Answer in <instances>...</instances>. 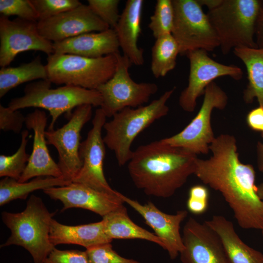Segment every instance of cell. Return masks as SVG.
<instances>
[{
	"instance_id": "obj_12",
	"label": "cell",
	"mask_w": 263,
	"mask_h": 263,
	"mask_svg": "<svg viewBox=\"0 0 263 263\" xmlns=\"http://www.w3.org/2000/svg\"><path fill=\"white\" fill-rule=\"evenodd\" d=\"M106 118L101 108L95 111L92 128L80 146L79 153L82 166L72 182L107 194L117 195L119 192L109 185L103 170L106 150L102 130L106 122Z\"/></svg>"
},
{
	"instance_id": "obj_21",
	"label": "cell",
	"mask_w": 263,
	"mask_h": 263,
	"mask_svg": "<svg viewBox=\"0 0 263 263\" xmlns=\"http://www.w3.org/2000/svg\"><path fill=\"white\" fill-rule=\"evenodd\" d=\"M142 0H128L113 29L123 55L132 64L140 66L144 63V50L138 45L141 33V18L144 5Z\"/></svg>"
},
{
	"instance_id": "obj_31",
	"label": "cell",
	"mask_w": 263,
	"mask_h": 263,
	"mask_svg": "<svg viewBox=\"0 0 263 263\" xmlns=\"http://www.w3.org/2000/svg\"><path fill=\"white\" fill-rule=\"evenodd\" d=\"M39 17L46 19L74 9L82 3L78 0H31Z\"/></svg>"
},
{
	"instance_id": "obj_15",
	"label": "cell",
	"mask_w": 263,
	"mask_h": 263,
	"mask_svg": "<svg viewBox=\"0 0 263 263\" xmlns=\"http://www.w3.org/2000/svg\"><path fill=\"white\" fill-rule=\"evenodd\" d=\"M37 27L40 35L52 42L110 28L94 14L88 5L83 4L55 17L39 20Z\"/></svg>"
},
{
	"instance_id": "obj_16",
	"label": "cell",
	"mask_w": 263,
	"mask_h": 263,
	"mask_svg": "<svg viewBox=\"0 0 263 263\" xmlns=\"http://www.w3.org/2000/svg\"><path fill=\"white\" fill-rule=\"evenodd\" d=\"M182 239V263H230L218 236L204 222L190 217L184 226Z\"/></svg>"
},
{
	"instance_id": "obj_30",
	"label": "cell",
	"mask_w": 263,
	"mask_h": 263,
	"mask_svg": "<svg viewBox=\"0 0 263 263\" xmlns=\"http://www.w3.org/2000/svg\"><path fill=\"white\" fill-rule=\"evenodd\" d=\"M174 17L172 0H157L148 25L155 39L164 35L171 34Z\"/></svg>"
},
{
	"instance_id": "obj_41",
	"label": "cell",
	"mask_w": 263,
	"mask_h": 263,
	"mask_svg": "<svg viewBox=\"0 0 263 263\" xmlns=\"http://www.w3.org/2000/svg\"><path fill=\"white\" fill-rule=\"evenodd\" d=\"M200 5L202 7L206 6L208 10L212 9L218 6L222 0H197Z\"/></svg>"
},
{
	"instance_id": "obj_39",
	"label": "cell",
	"mask_w": 263,
	"mask_h": 263,
	"mask_svg": "<svg viewBox=\"0 0 263 263\" xmlns=\"http://www.w3.org/2000/svg\"><path fill=\"white\" fill-rule=\"evenodd\" d=\"M255 40L258 48H263V2L257 22Z\"/></svg>"
},
{
	"instance_id": "obj_17",
	"label": "cell",
	"mask_w": 263,
	"mask_h": 263,
	"mask_svg": "<svg viewBox=\"0 0 263 263\" xmlns=\"http://www.w3.org/2000/svg\"><path fill=\"white\" fill-rule=\"evenodd\" d=\"M119 197L137 211L145 223L154 231V234L164 243L165 248L171 260L177 258L184 250V245L180 233V225L188 216V211L180 210L175 214L165 213L151 202L142 205L121 193Z\"/></svg>"
},
{
	"instance_id": "obj_19",
	"label": "cell",
	"mask_w": 263,
	"mask_h": 263,
	"mask_svg": "<svg viewBox=\"0 0 263 263\" xmlns=\"http://www.w3.org/2000/svg\"><path fill=\"white\" fill-rule=\"evenodd\" d=\"M47 122L46 113L38 109L25 116L26 128L34 132L33 145L28 164L19 182H26L37 177H63L47 146L45 135Z\"/></svg>"
},
{
	"instance_id": "obj_24",
	"label": "cell",
	"mask_w": 263,
	"mask_h": 263,
	"mask_svg": "<svg viewBox=\"0 0 263 263\" xmlns=\"http://www.w3.org/2000/svg\"><path fill=\"white\" fill-rule=\"evenodd\" d=\"M233 53L245 66L248 83L243 92V99L251 104L256 99L263 108V48L239 47Z\"/></svg>"
},
{
	"instance_id": "obj_33",
	"label": "cell",
	"mask_w": 263,
	"mask_h": 263,
	"mask_svg": "<svg viewBox=\"0 0 263 263\" xmlns=\"http://www.w3.org/2000/svg\"><path fill=\"white\" fill-rule=\"evenodd\" d=\"M119 0H88L92 11L110 28L114 29L120 19Z\"/></svg>"
},
{
	"instance_id": "obj_10",
	"label": "cell",
	"mask_w": 263,
	"mask_h": 263,
	"mask_svg": "<svg viewBox=\"0 0 263 263\" xmlns=\"http://www.w3.org/2000/svg\"><path fill=\"white\" fill-rule=\"evenodd\" d=\"M228 102L226 93L215 82L206 88L201 107L190 123L181 132L161 139L168 145L181 148L196 155L207 154L215 137L211 124L214 109L223 110Z\"/></svg>"
},
{
	"instance_id": "obj_40",
	"label": "cell",
	"mask_w": 263,
	"mask_h": 263,
	"mask_svg": "<svg viewBox=\"0 0 263 263\" xmlns=\"http://www.w3.org/2000/svg\"><path fill=\"white\" fill-rule=\"evenodd\" d=\"M262 142H259L257 145V161L258 168L263 174V133H262Z\"/></svg>"
},
{
	"instance_id": "obj_38",
	"label": "cell",
	"mask_w": 263,
	"mask_h": 263,
	"mask_svg": "<svg viewBox=\"0 0 263 263\" xmlns=\"http://www.w3.org/2000/svg\"><path fill=\"white\" fill-rule=\"evenodd\" d=\"M246 121L252 130L263 133V108L256 107L250 111L246 115Z\"/></svg>"
},
{
	"instance_id": "obj_23",
	"label": "cell",
	"mask_w": 263,
	"mask_h": 263,
	"mask_svg": "<svg viewBox=\"0 0 263 263\" xmlns=\"http://www.w3.org/2000/svg\"><path fill=\"white\" fill-rule=\"evenodd\" d=\"M204 223L218 236L230 263H263V254L241 239L231 221L214 215Z\"/></svg>"
},
{
	"instance_id": "obj_37",
	"label": "cell",
	"mask_w": 263,
	"mask_h": 263,
	"mask_svg": "<svg viewBox=\"0 0 263 263\" xmlns=\"http://www.w3.org/2000/svg\"><path fill=\"white\" fill-rule=\"evenodd\" d=\"M44 263H90L86 251L59 250L54 248Z\"/></svg>"
},
{
	"instance_id": "obj_22",
	"label": "cell",
	"mask_w": 263,
	"mask_h": 263,
	"mask_svg": "<svg viewBox=\"0 0 263 263\" xmlns=\"http://www.w3.org/2000/svg\"><path fill=\"white\" fill-rule=\"evenodd\" d=\"M49 238L55 246L60 244H74L86 249L111 243L113 241L106 234L102 220L88 224L68 225L53 219Z\"/></svg>"
},
{
	"instance_id": "obj_2",
	"label": "cell",
	"mask_w": 263,
	"mask_h": 263,
	"mask_svg": "<svg viewBox=\"0 0 263 263\" xmlns=\"http://www.w3.org/2000/svg\"><path fill=\"white\" fill-rule=\"evenodd\" d=\"M197 155L161 140L139 146L128 163L135 187L146 195L169 198L194 174Z\"/></svg>"
},
{
	"instance_id": "obj_42",
	"label": "cell",
	"mask_w": 263,
	"mask_h": 263,
	"mask_svg": "<svg viewBox=\"0 0 263 263\" xmlns=\"http://www.w3.org/2000/svg\"><path fill=\"white\" fill-rule=\"evenodd\" d=\"M257 191L259 197L263 202V182L261 183L258 186H257ZM261 231L263 240V229Z\"/></svg>"
},
{
	"instance_id": "obj_32",
	"label": "cell",
	"mask_w": 263,
	"mask_h": 263,
	"mask_svg": "<svg viewBox=\"0 0 263 263\" xmlns=\"http://www.w3.org/2000/svg\"><path fill=\"white\" fill-rule=\"evenodd\" d=\"M0 13L8 17L17 16L23 19L38 21V15L31 0H0Z\"/></svg>"
},
{
	"instance_id": "obj_7",
	"label": "cell",
	"mask_w": 263,
	"mask_h": 263,
	"mask_svg": "<svg viewBox=\"0 0 263 263\" xmlns=\"http://www.w3.org/2000/svg\"><path fill=\"white\" fill-rule=\"evenodd\" d=\"M116 54L99 58L52 54L48 56L47 59V79L57 85L97 90L114 74Z\"/></svg>"
},
{
	"instance_id": "obj_4",
	"label": "cell",
	"mask_w": 263,
	"mask_h": 263,
	"mask_svg": "<svg viewBox=\"0 0 263 263\" xmlns=\"http://www.w3.org/2000/svg\"><path fill=\"white\" fill-rule=\"evenodd\" d=\"M176 87L165 92L159 98L145 106L126 108L115 113L103 127V141L112 150L119 166L128 164L133 151L132 144L136 137L155 121L167 115V105Z\"/></svg>"
},
{
	"instance_id": "obj_29",
	"label": "cell",
	"mask_w": 263,
	"mask_h": 263,
	"mask_svg": "<svg viewBox=\"0 0 263 263\" xmlns=\"http://www.w3.org/2000/svg\"><path fill=\"white\" fill-rule=\"evenodd\" d=\"M21 134L20 144L16 152L11 155L0 156L1 177H9L18 181L27 166L30 156L26 152L29 132L24 130Z\"/></svg>"
},
{
	"instance_id": "obj_28",
	"label": "cell",
	"mask_w": 263,
	"mask_h": 263,
	"mask_svg": "<svg viewBox=\"0 0 263 263\" xmlns=\"http://www.w3.org/2000/svg\"><path fill=\"white\" fill-rule=\"evenodd\" d=\"M179 54L178 44L171 34L156 38L151 48L150 70L153 76L164 77L173 70Z\"/></svg>"
},
{
	"instance_id": "obj_3",
	"label": "cell",
	"mask_w": 263,
	"mask_h": 263,
	"mask_svg": "<svg viewBox=\"0 0 263 263\" xmlns=\"http://www.w3.org/2000/svg\"><path fill=\"white\" fill-rule=\"evenodd\" d=\"M55 213L49 212L41 198L32 195L22 211H3L1 219L11 235L1 247L20 246L31 254L34 263H44L55 248L50 241L51 223Z\"/></svg>"
},
{
	"instance_id": "obj_5",
	"label": "cell",
	"mask_w": 263,
	"mask_h": 263,
	"mask_svg": "<svg viewBox=\"0 0 263 263\" xmlns=\"http://www.w3.org/2000/svg\"><path fill=\"white\" fill-rule=\"evenodd\" d=\"M263 0H222L207 16L218 36L222 53L239 47L258 48L257 22Z\"/></svg>"
},
{
	"instance_id": "obj_1",
	"label": "cell",
	"mask_w": 263,
	"mask_h": 263,
	"mask_svg": "<svg viewBox=\"0 0 263 263\" xmlns=\"http://www.w3.org/2000/svg\"><path fill=\"white\" fill-rule=\"evenodd\" d=\"M210 150L209 158L197 159L194 174L222 194L241 227L262 230L263 202L255 184V169L240 160L236 138L221 134L210 145Z\"/></svg>"
},
{
	"instance_id": "obj_36",
	"label": "cell",
	"mask_w": 263,
	"mask_h": 263,
	"mask_svg": "<svg viewBox=\"0 0 263 263\" xmlns=\"http://www.w3.org/2000/svg\"><path fill=\"white\" fill-rule=\"evenodd\" d=\"M25 117L19 110L14 111L0 104V129L4 132H20Z\"/></svg>"
},
{
	"instance_id": "obj_13",
	"label": "cell",
	"mask_w": 263,
	"mask_h": 263,
	"mask_svg": "<svg viewBox=\"0 0 263 263\" xmlns=\"http://www.w3.org/2000/svg\"><path fill=\"white\" fill-rule=\"evenodd\" d=\"M186 56L189 62L188 84L179 98V105L185 112L194 111L198 98L204 95L206 87L215 79L229 76L239 80L243 77V72L240 67L217 62L206 51L196 50L189 52Z\"/></svg>"
},
{
	"instance_id": "obj_8",
	"label": "cell",
	"mask_w": 263,
	"mask_h": 263,
	"mask_svg": "<svg viewBox=\"0 0 263 263\" xmlns=\"http://www.w3.org/2000/svg\"><path fill=\"white\" fill-rule=\"evenodd\" d=\"M172 0L174 17L171 35L181 55L196 50L212 51L220 46L216 33L197 0Z\"/></svg>"
},
{
	"instance_id": "obj_18",
	"label": "cell",
	"mask_w": 263,
	"mask_h": 263,
	"mask_svg": "<svg viewBox=\"0 0 263 263\" xmlns=\"http://www.w3.org/2000/svg\"><path fill=\"white\" fill-rule=\"evenodd\" d=\"M43 192L51 199L62 202V211L71 208H81L102 217L122 207L124 203L119 197L120 192L117 195L109 194L73 182L67 186L47 188Z\"/></svg>"
},
{
	"instance_id": "obj_6",
	"label": "cell",
	"mask_w": 263,
	"mask_h": 263,
	"mask_svg": "<svg viewBox=\"0 0 263 263\" xmlns=\"http://www.w3.org/2000/svg\"><path fill=\"white\" fill-rule=\"evenodd\" d=\"M51 84L46 79L27 84L24 94L12 99L8 107L14 111L30 107L47 110L52 117L48 130H52L57 119L63 113H67L70 117L72 111L79 106L88 104L100 107L102 104V97L97 90L70 85L52 89Z\"/></svg>"
},
{
	"instance_id": "obj_34",
	"label": "cell",
	"mask_w": 263,
	"mask_h": 263,
	"mask_svg": "<svg viewBox=\"0 0 263 263\" xmlns=\"http://www.w3.org/2000/svg\"><path fill=\"white\" fill-rule=\"evenodd\" d=\"M86 251L90 263H140L119 255L113 249L111 243L87 249Z\"/></svg>"
},
{
	"instance_id": "obj_26",
	"label": "cell",
	"mask_w": 263,
	"mask_h": 263,
	"mask_svg": "<svg viewBox=\"0 0 263 263\" xmlns=\"http://www.w3.org/2000/svg\"><path fill=\"white\" fill-rule=\"evenodd\" d=\"M71 183L63 177H37L24 182L4 177L0 181V206L16 199H26L30 193L35 190L67 186Z\"/></svg>"
},
{
	"instance_id": "obj_9",
	"label": "cell",
	"mask_w": 263,
	"mask_h": 263,
	"mask_svg": "<svg viewBox=\"0 0 263 263\" xmlns=\"http://www.w3.org/2000/svg\"><path fill=\"white\" fill-rule=\"evenodd\" d=\"M116 55L117 63L114 74L97 89L102 99L100 108L107 117H113L126 108L143 106L158 89L154 83L134 81L129 73V68L132 65L130 60L119 52Z\"/></svg>"
},
{
	"instance_id": "obj_27",
	"label": "cell",
	"mask_w": 263,
	"mask_h": 263,
	"mask_svg": "<svg viewBox=\"0 0 263 263\" xmlns=\"http://www.w3.org/2000/svg\"><path fill=\"white\" fill-rule=\"evenodd\" d=\"M47 79L46 65L38 56L31 61L19 66L1 67L0 70V97L9 91L24 83L36 79Z\"/></svg>"
},
{
	"instance_id": "obj_35",
	"label": "cell",
	"mask_w": 263,
	"mask_h": 263,
	"mask_svg": "<svg viewBox=\"0 0 263 263\" xmlns=\"http://www.w3.org/2000/svg\"><path fill=\"white\" fill-rule=\"evenodd\" d=\"M209 191L207 188L201 185H194L190 188L187 200V207L193 214L204 213L208 207Z\"/></svg>"
},
{
	"instance_id": "obj_11",
	"label": "cell",
	"mask_w": 263,
	"mask_h": 263,
	"mask_svg": "<svg viewBox=\"0 0 263 263\" xmlns=\"http://www.w3.org/2000/svg\"><path fill=\"white\" fill-rule=\"evenodd\" d=\"M92 107L88 104L76 107L66 124L45 133L47 145L54 146L57 150V164L63 178L68 181L72 182L82 166L79 153L81 132L91 118Z\"/></svg>"
},
{
	"instance_id": "obj_14",
	"label": "cell",
	"mask_w": 263,
	"mask_h": 263,
	"mask_svg": "<svg viewBox=\"0 0 263 263\" xmlns=\"http://www.w3.org/2000/svg\"><path fill=\"white\" fill-rule=\"evenodd\" d=\"M37 21L17 18L10 20L0 17V66L7 67L19 54L39 51L49 56L54 53L53 42L39 34Z\"/></svg>"
},
{
	"instance_id": "obj_25",
	"label": "cell",
	"mask_w": 263,
	"mask_h": 263,
	"mask_svg": "<svg viewBox=\"0 0 263 263\" xmlns=\"http://www.w3.org/2000/svg\"><path fill=\"white\" fill-rule=\"evenodd\" d=\"M102 220L106 234L112 240L141 239L151 242L165 248L162 240L130 219L124 206L108 213L102 217Z\"/></svg>"
},
{
	"instance_id": "obj_20",
	"label": "cell",
	"mask_w": 263,
	"mask_h": 263,
	"mask_svg": "<svg viewBox=\"0 0 263 263\" xmlns=\"http://www.w3.org/2000/svg\"><path fill=\"white\" fill-rule=\"evenodd\" d=\"M53 45L54 53L72 54L89 58H99L115 54L119 52L120 49L115 31L112 28L84 33L53 42Z\"/></svg>"
}]
</instances>
